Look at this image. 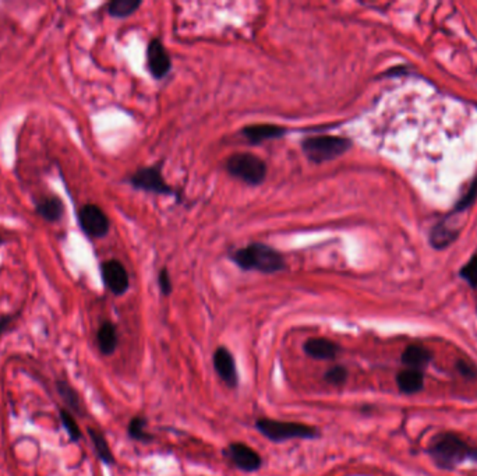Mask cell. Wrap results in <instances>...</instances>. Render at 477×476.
Listing matches in <instances>:
<instances>
[{
    "label": "cell",
    "instance_id": "obj_1",
    "mask_svg": "<svg viewBox=\"0 0 477 476\" xmlns=\"http://www.w3.org/2000/svg\"><path fill=\"white\" fill-rule=\"evenodd\" d=\"M426 451L434 465L444 470H452L465 462L477 464V446L470 444L453 432L434 434Z\"/></svg>",
    "mask_w": 477,
    "mask_h": 476
},
{
    "label": "cell",
    "instance_id": "obj_2",
    "mask_svg": "<svg viewBox=\"0 0 477 476\" xmlns=\"http://www.w3.org/2000/svg\"><path fill=\"white\" fill-rule=\"evenodd\" d=\"M232 260L243 270L260 271L264 274H273L285 270L283 256L264 245V243H251L243 249H239L233 253Z\"/></svg>",
    "mask_w": 477,
    "mask_h": 476
},
{
    "label": "cell",
    "instance_id": "obj_3",
    "mask_svg": "<svg viewBox=\"0 0 477 476\" xmlns=\"http://www.w3.org/2000/svg\"><path fill=\"white\" fill-rule=\"evenodd\" d=\"M255 429L268 440L282 443L286 440H313L320 436L318 429L300 422H282L268 418H260L255 422Z\"/></svg>",
    "mask_w": 477,
    "mask_h": 476
},
{
    "label": "cell",
    "instance_id": "obj_4",
    "mask_svg": "<svg viewBox=\"0 0 477 476\" xmlns=\"http://www.w3.org/2000/svg\"><path fill=\"white\" fill-rule=\"evenodd\" d=\"M352 147V141L339 136H312L303 140L302 150L305 155L316 164L332 161L343 155Z\"/></svg>",
    "mask_w": 477,
    "mask_h": 476
},
{
    "label": "cell",
    "instance_id": "obj_5",
    "mask_svg": "<svg viewBox=\"0 0 477 476\" xmlns=\"http://www.w3.org/2000/svg\"><path fill=\"white\" fill-rule=\"evenodd\" d=\"M226 170L250 186H258L267 176L265 162L250 152H240L232 155L226 161Z\"/></svg>",
    "mask_w": 477,
    "mask_h": 476
},
{
    "label": "cell",
    "instance_id": "obj_6",
    "mask_svg": "<svg viewBox=\"0 0 477 476\" xmlns=\"http://www.w3.org/2000/svg\"><path fill=\"white\" fill-rule=\"evenodd\" d=\"M78 221L81 229L91 238H104L111 228L108 215L95 204L84 206L78 213Z\"/></svg>",
    "mask_w": 477,
    "mask_h": 476
},
{
    "label": "cell",
    "instance_id": "obj_7",
    "mask_svg": "<svg viewBox=\"0 0 477 476\" xmlns=\"http://www.w3.org/2000/svg\"><path fill=\"white\" fill-rule=\"evenodd\" d=\"M130 183L140 190H145V192L156 193V195H165L172 196L173 190L172 187L165 182L159 168H140L137 169L132 177Z\"/></svg>",
    "mask_w": 477,
    "mask_h": 476
},
{
    "label": "cell",
    "instance_id": "obj_8",
    "mask_svg": "<svg viewBox=\"0 0 477 476\" xmlns=\"http://www.w3.org/2000/svg\"><path fill=\"white\" fill-rule=\"evenodd\" d=\"M229 461L243 472H255L262 466L261 455L244 443H232L225 450Z\"/></svg>",
    "mask_w": 477,
    "mask_h": 476
},
{
    "label": "cell",
    "instance_id": "obj_9",
    "mask_svg": "<svg viewBox=\"0 0 477 476\" xmlns=\"http://www.w3.org/2000/svg\"><path fill=\"white\" fill-rule=\"evenodd\" d=\"M101 274L107 288L116 297L127 292L130 287L129 274L125 265L118 260H108L101 265Z\"/></svg>",
    "mask_w": 477,
    "mask_h": 476
},
{
    "label": "cell",
    "instance_id": "obj_10",
    "mask_svg": "<svg viewBox=\"0 0 477 476\" xmlns=\"http://www.w3.org/2000/svg\"><path fill=\"white\" fill-rule=\"evenodd\" d=\"M214 369L218 373V376L224 380V382L231 387L235 389L239 385V376H237V369H236V362L232 355V352L225 348L219 346L215 349L214 356Z\"/></svg>",
    "mask_w": 477,
    "mask_h": 476
},
{
    "label": "cell",
    "instance_id": "obj_11",
    "mask_svg": "<svg viewBox=\"0 0 477 476\" xmlns=\"http://www.w3.org/2000/svg\"><path fill=\"white\" fill-rule=\"evenodd\" d=\"M147 63H148V70L158 80L163 78L172 69L170 58H169L163 44L156 38L148 44Z\"/></svg>",
    "mask_w": 477,
    "mask_h": 476
},
{
    "label": "cell",
    "instance_id": "obj_12",
    "mask_svg": "<svg viewBox=\"0 0 477 476\" xmlns=\"http://www.w3.org/2000/svg\"><path fill=\"white\" fill-rule=\"evenodd\" d=\"M433 359H434L433 352L422 344L408 345L401 355V362L405 367L420 370V371H424V369L430 366Z\"/></svg>",
    "mask_w": 477,
    "mask_h": 476
},
{
    "label": "cell",
    "instance_id": "obj_13",
    "mask_svg": "<svg viewBox=\"0 0 477 476\" xmlns=\"http://www.w3.org/2000/svg\"><path fill=\"white\" fill-rule=\"evenodd\" d=\"M395 380H397L398 390L405 396L419 394L420 391H423L424 385H426L424 371L408 369V367L398 371Z\"/></svg>",
    "mask_w": 477,
    "mask_h": 476
},
{
    "label": "cell",
    "instance_id": "obj_14",
    "mask_svg": "<svg viewBox=\"0 0 477 476\" xmlns=\"http://www.w3.org/2000/svg\"><path fill=\"white\" fill-rule=\"evenodd\" d=\"M303 349L306 355L318 360H332L339 353V345L328 338H310L305 342Z\"/></svg>",
    "mask_w": 477,
    "mask_h": 476
},
{
    "label": "cell",
    "instance_id": "obj_15",
    "mask_svg": "<svg viewBox=\"0 0 477 476\" xmlns=\"http://www.w3.org/2000/svg\"><path fill=\"white\" fill-rule=\"evenodd\" d=\"M286 133V129L278 125H269V123H261V125H251L243 129V136L251 143V144H260L267 140H275L283 137Z\"/></svg>",
    "mask_w": 477,
    "mask_h": 476
},
{
    "label": "cell",
    "instance_id": "obj_16",
    "mask_svg": "<svg viewBox=\"0 0 477 476\" xmlns=\"http://www.w3.org/2000/svg\"><path fill=\"white\" fill-rule=\"evenodd\" d=\"M118 330L114 323L105 321L101 324L98 333H97V342L98 348L102 355H112L118 348Z\"/></svg>",
    "mask_w": 477,
    "mask_h": 476
},
{
    "label": "cell",
    "instance_id": "obj_17",
    "mask_svg": "<svg viewBox=\"0 0 477 476\" xmlns=\"http://www.w3.org/2000/svg\"><path fill=\"white\" fill-rule=\"evenodd\" d=\"M458 238V231L451 229L445 222H440L431 228L430 243L434 249L442 250L455 242Z\"/></svg>",
    "mask_w": 477,
    "mask_h": 476
},
{
    "label": "cell",
    "instance_id": "obj_18",
    "mask_svg": "<svg viewBox=\"0 0 477 476\" xmlns=\"http://www.w3.org/2000/svg\"><path fill=\"white\" fill-rule=\"evenodd\" d=\"M37 213L48 222H57L64 213V206L57 197H49L41 202L37 207Z\"/></svg>",
    "mask_w": 477,
    "mask_h": 476
},
{
    "label": "cell",
    "instance_id": "obj_19",
    "mask_svg": "<svg viewBox=\"0 0 477 476\" xmlns=\"http://www.w3.org/2000/svg\"><path fill=\"white\" fill-rule=\"evenodd\" d=\"M88 434L91 437V441H92L95 451H97L100 459L108 465H112L115 462V457H114V452H112L105 436L100 430H95L92 427L88 429Z\"/></svg>",
    "mask_w": 477,
    "mask_h": 476
},
{
    "label": "cell",
    "instance_id": "obj_20",
    "mask_svg": "<svg viewBox=\"0 0 477 476\" xmlns=\"http://www.w3.org/2000/svg\"><path fill=\"white\" fill-rule=\"evenodd\" d=\"M140 6V0H114L108 6V12L112 17L125 19L132 16Z\"/></svg>",
    "mask_w": 477,
    "mask_h": 476
},
{
    "label": "cell",
    "instance_id": "obj_21",
    "mask_svg": "<svg viewBox=\"0 0 477 476\" xmlns=\"http://www.w3.org/2000/svg\"><path fill=\"white\" fill-rule=\"evenodd\" d=\"M56 389H57V393L62 397V400L66 403V405L70 409H73L74 412L81 415L82 414V405H81V401H80L77 391L70 385H67L66 382H57Z\"/></svg>",
    "mask_w": 477,
    "mask_h": 476
},
{
    "label": "cell",
    "instance_id": "obj_22",
    "mask_svg": "<svg viewBox=\"0 0 477 476\" xmlns=\"http://www.w3.org/2000/svg\"><path fill=\"white\" fill-rule=\"evenodd\" d=\"M145 426H147V421L143 416H134L127 426L129 437L136 441H143V443L150 441L152 436L145 432Z\"/></svg>",
    "mask_w": 477,
    "mask_h": 476
},
{
    "label": "cell",
    "instance_id": "obj_23",
    "mask_svg": "<svg viewBox=\"0 0 477 476\" xmlns=\"http://www.w3.org/2000/svg\"><path fill=\"white\" fill-rule=\"evenodd\" d=\"M459 276L463 278L469 287L477 292V252L471 256V258L460 268Z\"/></svg>",
    "mask_w": 477,
    "mask_h": 476
},
{
    "label": "cell",
    "instance_id": "obj_24",
    "mask_svg": "<svg viewBox=\"0 0 477 476\" xmlns=\"http://www.w3.org/2000/svg\"><path fill=\"white\" fill-rule=\"evenodd\" d=\"M348 376H349V371L345 366H334L331 367L330 370L325 371L324 374V380L327 383H330L331 386H342L346 383V380H348Z\"/></svg>",
    "mask_w": 477,
    "mask_h": 476
},
{
    "label": "cell",
    "instance_id": "obj_25",
    "mask_svg": "<svg viewBox=\"0 0 477 476\" xmlns=\"http://www.w3.org/2000/svg\"><path fill=\"white\" fill-rule=\"evenodd\" d=\"M60 421H62V425L64 426L67 434L70 436V439L73 441H78L81 439V430H80L75 419L73 418V415L69 411L62 409L60 411Z\"/></svg>",
    "mask_w": 477,
    "mask_h": 476
},
{
    "label": "cell",
    "instance_id": "obj_26",
    "mask_svg": "<svg viewBox=\"0 0 477 476\" xmlns=\"http://www.w3.org/2000/svg\"><path fill=\"white\" fill-rule=\"evenodd\" d=\"M477 199V176L473 179V182L469 186V190L465 193V196L456 203L453 213H462L466 209H469Z\"/></svg>",
    "mask_w": 477,
    "mask_h": 476
},
{
    "label": "cell",
    "instance_id": "obj_27",
    "mask_svg": "<svg viewBox=\"0 0 477 476\" xmlns=\"http://www.w3.org/2000/svg\"><path fill=\"white\" fill-rule=\"evenodd\" d=\"M455 367L462 377H465L467 380H476L477 378V366L471 360L458 359L455 362Z\"/></svg>",
    "mask_w": 477,
    "mask_h": 476
},
{
    "label": "cell",
    "instance_id": "obj_28",
    "mask_svg": "<svg viewBox=\"0 0 477 476\" xmlns=\"http://www.w3.org/2000/svg\"><path fill=\"white\" fill-rule=\"evenodd\" d=\"M158 283H159V290H161V292H162L165 297L170 295L173 287H172L170 275H169V272H168L166 268H162V270L159 271V274H158Z\"/></svg>",
    "mask_w": 477,
    "mask_h": 476
},
{
    "label": "cell",
    "instance_id": "obj_29",
    "mask_svg": "<svg viewBox=\"0 0 477 476\" xmlns=\"http://www.w3.org/2000/svg\"><path fill=\"white\" fill-rule=\"evenodd\" d=\"M2 242H3V239H2V238H0V243H2Z\"/></svg>",
    "mask_w": 477,
    "mask_h": 476
}]
</instances>
